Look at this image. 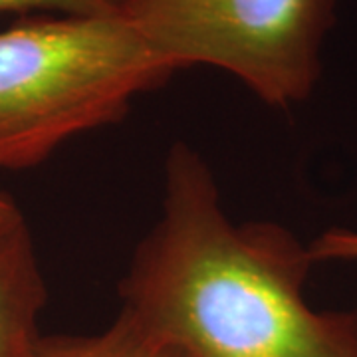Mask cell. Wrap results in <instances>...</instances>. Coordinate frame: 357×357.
Here are the masks:
<instances>
[{
  "label": "cell",
  "mask_w": 357,
  "mask_h": 357,
  "mask_svg": "<svg viewBox=\"0 0 357 357\" xmlns=\"http://www.w3.org/2000/svg\"><path fill=\"white\" fill-rule=\"evenodd\" d=\"M119 0H0V14H112Z\"/></svg>",
  "instance_id": "obj_6"
},
{
  "label": "cell",
  "mask_w": 357,
  "mask_h": 357,
  "mask_svg": "<svg viewBox=\"0 0 357 357\" xmlns=\"http://www.w3.org/2000/svg\"><path fill=\"white\" fill-rule=\"evenodd\" d=\"M20 218H24V215L20 213V208L16 206V203L8 195L0 192V229L18 222Z\"/></svg>",
  "instance_id": "obj_8"
},
{
  "label": "cell",
  "mask_w": 357,
  "mask_h": 357,
  "mask_svg": "<svg viewBox=\"0 0 357 357\" xmlns=\"http://www.w3.org/2000/svg\"><path fill=\"white\" fill-rule=\"evenodd\" d=\"M307 250L314 264L332 262V260L357 262V230L342 229V227L324 230L307 244Z\"/></svg>",
  "instance_id": "obj_7"
},
{
  "label": "cell",
  "mask_w": 357,
  "mask_h": 357,
  "mask_svg": "<svg viewBox=\"0 0 357 357\" xmlns=\"http://www.w3.org/2000/svg\"><path fill=\"white\" fill-rule=\"evenodd\" d=\"M48 290L24 218L0 229V357H28Z\"/></svg>",
  "instance_id": "obj_4"
},
{
  "label": "cell",
  "mask_w": 357,
  "mask_h": 357,
  "mask_svg": "<svg viewBox=\"0 0 357 357\" xmlns=\"http://www.w3.org/2000/svg\"><path fill=\"white\" fill-rule=\"evenodd\" d=\"M28 357H187L145 332L128 314L96 333H40Z\"/></svg>",
  "instance_id": "obj_5"
},
{
  "label": "cell",
  "mask_w": 357,
  "mask_h": 357,
  "mask_svg": "<svg viewBox=\"0 0 357 357\" xmlns=\"http://www.w3.org/2000/svg\"><path fill=\"white\" fill-rule=\"evenodd\" d=\"M312 266L292 230L234 222L208 163L175 143L161 215L119 282V312L187 357H357V310L310 306Z\"/></svg>",
  "instance_id": "obj_1"
},
{
  "label": "cell",
  "mask_w": 357,
  "mask_h": 357,
  "mask_svg": "<svg viewBox=\"0 0 357 357\" xmlns=\"http://www.w3.org/2000/svg\"><path fill=\"white\" fill-rule=\"evenodd\" d=\"M173 74L119 13L40 14L0 30V169L36 167L117 123Z\"/></svg>",
  "instance_id": "obj_2"
},
{
  "label": "cell",
  "mask_w": 357,
  "mask_h": 357,
  "mask_svg": "<svg viewBox=\"0 0 357 357\" xmlns=\"http://www.w3.org/2000/svg\"><path fill=\"white\" fill-rule=\"evenodd\" d=\"M340 0H119L121 14L175 72L211 66L270 107L312 98Z\"/></svg>",
  "instance_id": "obj_3"
}]
</instances>
